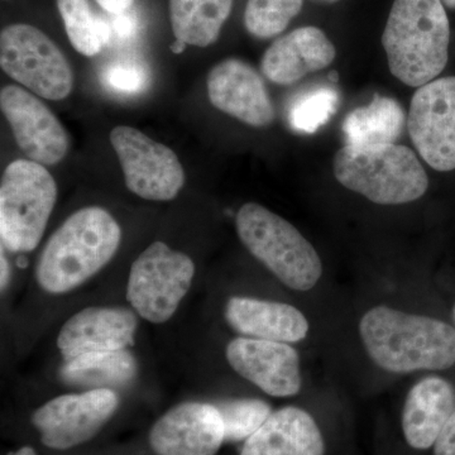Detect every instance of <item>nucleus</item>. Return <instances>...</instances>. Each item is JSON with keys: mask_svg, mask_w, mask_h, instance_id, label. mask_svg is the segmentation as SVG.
Masks as SVG:
<instances>
[{"mask_svg": "<svg viewBox=\"0 0 455 455\" xmlns=\"http://www.w3.org/2000/svg\"><path fill=\"white\" fill-rule=\"evenodd\" d=\"M368 357L391 373L448 370L455 363V329L443 320L377 305L359 320Z\"/></svg>", "mask_w": 455, "mask_h": 455, "instance_id": "1", "label": "nucleus"}, {"mask_svg": "<svg viewBox=\"0 0 455 455\" xmlns=\"http://www.w3.org/2000/svg\"><path fill=\"white\" fill-rule=\"evenodd\" d=\"M121 239V227L106 209L75 212L44 245L36 267L38 284L53 295L73 291L113 259Z\"/></svg>", "mask_w": 455, "mask_h": 455, "instance_id": "2", "label": "nucleus"}, {"mask_svg": "<svg viewBox=\"0 0 455 455\" xmlns=\"http://www.w3.org/2000/svg\"><path fill=\"white\" fill-rule=\"evenodd\" d=\"M391 74L420 88L442 74L449 59L451 25L442 0H394L382 33Z\"/></svg>", "mask_w": 455, "mask_h": 455, "instance_id": "3", "label": "nucleus"}, {"mask_svg": "<svg viewBox=\"0 0 455 455\" xmlns=\"http://www.w3.org/2000/svg\"><path fill=\"white\" fill-rule=\"evenodd\" d=\"M335 179L379 205H403L420 199L429 179L414 151L396 143L344 146L334 157Z\"/></svg>", "mask_w": 455, "mask_h": 455, "instance_id": "4", "label": "nucleus"}, {"mask_svg": "<svg viewBox=\"0 0 455 455\" xmlns=\"http://www.w3.org/2000/svg\"><path fill=\"white\" fill-rule=\"evenodd\" d=\"M236 233L253 257L287 287L310 291L323 276V263L313 244L280 215L247 203L235 218Z\"/></svg>", "mask_w": 455, "mask_h": 455, "instance_id": "5", "label": "nucleus"}, {"mask_svg": "<svg viewBox=\"0 0 455 455\" xmlns=\"http://www.w3.org/2000/svg\"><path fill=\"white\" fill-rule=\"evenodd\" d=\"M56 199V181L46 166L31 160L9 164L0 185L2 248L32 252L40 244Z\"/></svg>", "mask_w": 455, "mask_h": 455, "instance_id": "6", "label": "nucleus"}, {"mask_svg": "<svg viewBox=\"0 0 455 455\" xmlns=\"http://www.w3.org/2000/svg\"><path fill=\"white\" fill-rule=\"evenodd\" d=\"M3 71L33 94L62 100L74 89V73L68 59L37 27L16 23L0 33Z\"/></svg>", "mask_w": 455, "mask_h": 455, "instance_id": "7", "label": "nucleus"}, {"mask_svg": "<svg viewBox=\"0 0 455 455\" xmlns=\"http://www.w3.org/2000/svg\"><path fill=\"white\" fill-rule=\"evenodd\" d=\"M196 265L187 254L155 242L132 265L127 300L143 319L163 324L187 296Z\"/></svg>", "mask_w": 455, "mask_h": 455, "instance_id": "8", "label": "nucleus"}, {"mask_svg": "<svg viewBox=\"0 0 455 455\" xmlns=\"http://www.w3.org/2000/svg\"><path fill=\"white\" fill-rule=\"evenodd\" d=\"M109 140L132 193L151 202H169L178 196L185 184V171L170 147L128 125L114 128Z\"/></svg>", "mask_w": 455, "mask_h": 455, "instance_id": "9", "label": "nucleus"}, {"mask_svg": "<svg viewBox=\"0 0 455 455\" xmlns=\"http://www.w3.org/2000/svg\"><path fill=\"white\" fill-rule=\"evenodd\" d=\"M118 406V395L108 388L64 395L36 410L32 424L44 447L68 451L94 438Z\"/></svg>", "mask_w": 455, "mask_h": 455, "instance_id": "10", "label": "nucleus"}, {"mask_svg": "<svg viewBox=\"0 0 455 455\" xmlns=\"http://www.w3.org/2000/svg\"><path fill=\"white\" fill-rule=\"evenodd\" d=\"M409 132L415 148L434 170H455V76L420 86L412 97Z\"/></svg>", "mask_w": 455, "mask_h": 455, "instance_id": "11", "label": "nucleus"}, {"mask_svg": "<svg viewBox=\"0 0 455 455\" xmlns=\"http://www.w3.org/2000/svg\"><path fill=\"white\" fill-rule=\"evenodd\" d=\"M0 107L18 147L33 163L52 166L68 151V136L49 107L33 92L17 85L0 92Z\"/></svg>", "mask_w": 455, "mask_h": 455, "instance_id": "12", "label": "nucleus"}, {"mask_svg": "<svg viewBox=\"0 0 455 455\" xmlns=\"http://www.w3.org/2000/svg\"><path fill=\"white\" fill-rule=\"evenodd\" d=\"M226 357L239 376L274 397H292L301 390L298 350L283 341L238 337L228 343Z\"/></svg>", "mask_w": 455, "mask_h": 455, "instance_id": "13", "label": "nucleus"}, {"mask_svg": "<svg viewBox=\"0 0 455 455\" xmlns=\"http://www.w3.org/2000/svg\"><path fill=\"white\" fill-rule=\"evenodd\" d=\"M148 440L157 455H215L226 443V427L214 403H184L156 421Z\"/></svg>", "mask_w": 455, "mask_h": 455, "instance_id": "14", "label": "nucleus"}, {"mask_svg": "<svg viewBox=\"0 0 455 455\" xmlns=\"http://www.w3.org/2000/svg\"><path fill=\"white\" fill-rule=\"evenodd\" d=\"M212 106L251 127H267L275 119L267 89L252 66L227 59L212 68L206 80Z\"/></svg>", "mask_w": 455, "mask_h": 455, "instance_id": "15", "label": "nucleus"}, {"mask_svg": "<svg viewBox=\"0 0 455 455\" xmlns=\"http://www.w3.org/2000/svg\"><path fill=\"white\" fill-rule=\"evenodd\" d=\"M139 320L124 307H86L71 316L57 337L65 361L88 353L114 352L134 344Z\"/></svg>", "mask_w": 455, "mask_h": 455, "instance_id": "16", "label": "nucleus"}, {"mask_svg": "<svg viewBox=\"0 0 455 455\" xmlns=\"http://www.w3.org/2000/svg\"><path fill=\"white\" fill-rule=\"evenodd\" d=\"M335 56L337 49L323 29L300 27L272 42L260 60V71L271 83L291 85L333 64Z\"/></svg>", "mask_w": 455, "mask_h": 455, "instance_id": "17", "label": "nucleus"}, {"mask_svg": "<svg viewBox=\"0 0 455 455\" xmlns=\"http://www.w3.org/2000/svg\"><path fill=\"white\" fill-rule=\"evenodd\" d=\"M328 442L315 416L299 406L272 412L239 455H326Z\"/></svg>", "mask_w": 455, "mask_h": 455, "instance_id": "18", "label": "nucleus"}, {"mask_svg": "<svg viewBox=\"0 0 455 455\" xmlns=\"http://www.w3.org/2000/svg\"><path fill=\"white\" fill-rule=\"evenodd\" d=\"M455 411V390L442 377H425L410 388L401 411V431L407 447L415 451L434 448Z\"/></svg>", "mask_w": 455, "mask_h": 455, "instance_id": "19", "label": "nucleus"}, {"mask_svg": "<svg viewBox=\"0 0 455 455\" xmlns=\"http://www.w3.org/2000/svg\"><path fill=\"white\" fill-rule=\"evenodd\" d=\"M224 316L236 333L254 339L299 343L310 329L309 320L298 307L244 296L230 298Z\"/></svg>", "mask_w": 455, "mask_h": 455, "instance_id": "20", "label": "nucleus"}, {"mask_svg": "<svg viewBox=\"0 0 455 455\" xmlns=\"http://www.w3.org/2000/svg\"><path fill=\"white\" fill-rule=\"evenodd\" d=\"M137 373V362L127 349L88 353L68 359L60 370L62 381L90 390L116 391L124 387Z\"/></svg>", "mask_w": 455, "mask_h": 455, "instance_id": "21", "label": "nucleus"}, {"mask_svg": "<svg viewBox=\"0 0 455 455\" xmlns=\"http://www.w3.org/2000/svg\"><path fill=\"white\" fill-rule=\"evenodd\" d=\"M235 0H169L171 28L188 46L208 47L220 38Z\"/></svg>", "mask_w": 455, "mask_h": 455, "instance_id": "22", "label": "nucleus"}, {"mask_svg": "<svg viewBox=\"0 0 455 455\" xmlns=\"http://www.w3.org/2000/svg\"><path fill=\"white\" fill-rule=\"evenodd\" d=\"M405 112L395 99L374 95L366 107L357 108L344 119L346 146L395 143L405 127Z\"/></svg>", "mask_w": 455, "mask_h": 455, "instance_id": "23", "label": "nucleus"}, {"mask_svg": "<svg viewBox=\"0 0 455 455\" xmlns=\"http://www.w3.org/2000/svg\"><path fill=\"white\" fill-rule=\"evenodd\" d=\"M66 35L77 52L97 56L109 40V28L99 20L89 0H56Z\"/></svg>", "mask_w": 455, "mask_h": 455, "instance_id": "24", "label": "nucleus"}, {"mask_svg": "<svg viewBox=\"0 0 455 455\" xmlns=\"http://www.w3.org/2000/svg\"><path fill=\"white\" fill-rule=\"evenodd\" d=\"M339 99V92L329 86L305 90L292 99L287 110L290 127L299 133H315L337 112Z\"/></svg>", "mask_w": 455, "mask_h": 455, "instance_id": "25", "label": "nucleus"}, {"mask_svg": "<svg viewBox=\"0 0 455 455\" xmlns=\"http://www.w3.org/2000/svg\"><path fill=\"white\" fill-rule=\"evenodd\" d=\"M302 5L304 0H247L245 29L259 40L276 37L301 13Z\"/></svg>", "mask_w": 455, "mask_h": 455, "instance_id": "26", "label": "nucleus"}, {"mask_svg": "<svg viewBox=\"0 0 455 455\" xmlns=\"http://www.w3.org/2000/svg\"><path fill=\"white\" fill-rule=\"evenodd\" d=\"M214 405L223 419L226 443H244L274 412L271 405L259 398H228Z\"/></svg>", "mask_w": 455, "mask_h": 455, "instance_id": "27", "label": "nucleus"}, {"mask_svg": "<svg viewBox=\"0 0 455 455\" xmlns=\"http://www.w3.org/2000/svg\"><path fill=\"white\" fill-rule=\"evenodd\" d=\"M103 82L107 88L119 94H137L147 88L148 73L137 62H113L104 70Z\"/></svg>", "mask_w": 455, "mask_h": 455, "instance_id": "28", "label": "nucleus"}, {"mask_svg": "<svg viewBox=\"0 0 455 455\" xmlns=\"http://www.w3.org/2000/svg\"><path fill=\"white\" fill-rule=\"evenodd\" d=\"M434 455H455V411L449 418L433 448Z\"/></svg>", "mask_w": 455, "mask_h": 455, "instance_id": "29", "label": "nucleus"}, {"mask_svg": "<svg viewBox=\"0 0 455 455\" xmlns=\"http://www.w3.org/2000/svg\"><path fill=\"white\" fill-rule=\"evenodd\" d=\"M104 11L109 12V13L123 14L127 12L128 9L133 5L134 0H95Z\"/></svg>", "mask_w": 455, "mask_h": 455, "instance_id": "30", "label": "nucleus"}, {"mask_svg": "<svg viewBox=\"0 0 455 455\" xmlns=\"http://www.w3.org/2000/svg\"><path fill=\"white\" fill-rule=\"evenodd\" d=\"M0 257H2V281H0V283H2V290H4L9 283V277H11V268H9L8 259H5L4 250H3V248Z\"/></svg>", "mask_w": 455, "mask_h": 455, "instance_id": "31", "label": "nucleus"}, {"mask_svg": "<svg viewBox=\"0 0 455 455\" xmlns=\"http://www.w3.org/2000/svg\"><path fill=\"white\" fill-rule=\"evenodd\" d=\"M188 44H185L184 42L175 40L172 44H171V50H172L173 53H181L184 52V50L187 49Z\"/></svg>", "mask_w": 455, "mask_h": 455, "instance_id": "32", "label": "nucleus"}, {"mask_svg": "<svg viewBox=\"0 0 455 455\" xmlns=\"http://www.w3.org/2000/svg\"><path fill=\"white\" fill-rule=\"evenodd\" d=\"M11 455H37V453H36L35 449L32 447H22Z\"/></svg>", "mask_w": 455, "mask_h": 455, "instance_id": "33", "label": "nucleus"}, {"mask_svg": "<svg viewBox=\"0 0 455 455\" xmlns=\"http://www.w3.org/2000/svg\"><path fill=\"white\" fill-rule=\"evenodd\" d=\"M442 3L445 8L455 9V0H442Z\"/></svg>", "mask_w": 455, "mask_h": 455, "instance_id": "34", "label": "nucleus"}, {"mask_svg": "<svg viewBox=\"0 0 455 455\" xmlns=\"http://www.w3.org/2000/svg\"><path fill=\"white\" fill-rule=\"evenodd\" d=\"M329 77H331V82H338V74L337 73H333V74H331L329 75Z\"/></svg>", "mask_w": 455, "mask_h": 455, "instance_id": "35", "label": "nucleus"}, {"mask_svg": "<svg viewBox=\"0 0 455 455\" xmlns=\"http://www.w3.org/2000/svg\"><path fill=\"white\" fill-rule=\"evenodd\" d=\"M316 2L335 3V2H339V0H316Z\"/></svg>", "mask_w": 455, "mask_h": 455, "instance_id": "36", "label": "nucleus"}, {"mask_svg": "<svg viewBox=\"0 0 455 455\" xmlns=\"http://www.w3.org/2000/svg\"><path fill=\"white\" fill-rule=\"evenodd\" d=\"M454 316H455V307H454Z\"/></svg>", "mask_w": 455, "mask_h": 455, "instance_id": "37", "label": "nucleus"}]
</instances>
